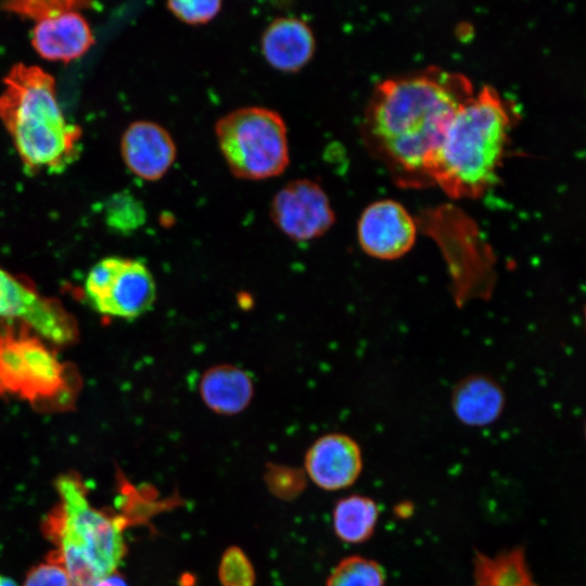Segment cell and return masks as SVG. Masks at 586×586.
I'll list each match as a JSON object with an SVG mask.
<instances>
[{
    "label": "cell",
    "mask_w": 586,
    "mask_h": 586,
    "mask_svg": "<svg viewBox=\"0 0 586 586\" xmlns=\"http://www.w3.org/2000/svg\"><path fill=\"white\" fill-rule=\"evenodd\" d=\"M269 215L275 226L295 242L318 239L335 222V213L327 192L308 178L285 183L273 195Z\"/></svg>",
    "instance_id": "cell-9"
},
{
    "label": "cell",
    "mask_w": 586,
    "mask_h": 586,
    "mask_svg": "<svg viewBox=\"0 0 586 586\" xmlns=\"http://www.w3.org/2000/svg\"><path fill=\"white\" fill-rule=\"evenodd\" d=\"M30 40L40 56L63 63L80 58L94 43L88 22L77 10L36 22Z\"/></svg>",
    "instance_id": "cell-14"
},
{
    "label": "cell",
    "mask_w": 586,
    "mask_h": 586,
    "mask_svg": "<svg viewBox=\"0 0 586 586\" xmlns=\"http://www.w3.org/2000/svg\"><path fill=\"white\" fill-rule=\"evenodd\" d=\"M505 402V393L498 382L483 373H473L460 380L450 397L456 418L468 426L494 423L502 413Z\"/></svg>",
    "instance_id": "cell-16"
},
{
    "label": "cell",
    "mask_w": 586,
    "mask_h": 586,
    "mask_svg": "<svg viewBox=\"0 0 586 586\" xmlns=\"http://www.w3.org/2000/svg\"><path fill=\"white\" fill-rule=\"evenodd\" d=\"M23 586H72L64 565L50 552L47 560L33 566Z\"/></svg>",
    "instance_id": "cell-25"
},
{
    "label": "cell",
    "mask_w": 586,
    "mask_h": 586,
    "mask_svg": "<svg viewBox=\"0 0 586 586\" xmlns=\"http://www.w3.org/2000/svg\"><path fill=\"white\" fill-rule=\"evenodd\" d=\"M55 489L59 500L43 522L55 546L51 553L66 569L72 586H93L117 571L127 552L124 530L135 519L95 508L75 472L58 476Z\"/></svg>",
    "instance_id": "cell-4"
},
{
    "label": "cell",
    "mask_w": 586,
    "mask_h": 586,
    "mask_svg": "<svg viewBox=\"0 0 586 586\" xmlns=\"http://www.w3.org/2000/svg\"><path fill=\"white\" fill-rule=\"evenodd\" d=\"M385 571L379 562L349 556L335 565L326 586H385Z\"/></svg>",
    "instance_id": "cell-20"
},
{
    "label": "cell",
    "mask_w": 586,
    "mask_h": 586,
    "mask_svg": "<svg viewBox=\"0 0 586 586\" xmlns=\"http://www.w3.org/2000/svg\"><path fill=\"white\" fill-rule=\"evenodd\" d=\"M0 586H17V585L11 578L0 575Z\"/></svg>",
    "instance_id": "cell-28"
},
{
    "label": "cell",
    "mask_w": 586,
    "mask_h": 586,
    "mask_svg": "<svg viewBox=\"0 0 586 586\" xmlns=\"http://www.w3.org/2000/svg\"><path fill=\"white\" fill-rule=\"evenodd\" d=\"M84 292L95 311L132 320L153 307L156 283L142 260L110 256L92 266Z\"/></svg>",
    "instance_id": "cell-7"
},
{
    "label": "cell",
    "mask_w": 586,
    "mask_h": 586,
    "mask_svg": "<svg viewBox=\"0 0 586 586\" xmlns=\"http://www.w3.org/2000/svg\"><path fill=\"white\" fill-rule=\"evenodd\" d=\"M80 385L75 367L61 362L28 324L0 319V396L27 400L39 411H66Z\"/></svg>",
    "instance_id": "cell-5"
},
{
    "label": "cell",
    "mask_w": 586,
    "mask_h": 586,
    "mask_svg": "<svg viewBox=\"0 0 586 586\" xmlns=\"http://www.w3.org/2000/svg\"><path fill=\"white\" fill-rule=\"evenodd\" d=\"M93 586H128V584L124 576L116 571L100 578Z\"/></svg>",
    "instance_id": "cell-26"
},
{
    "label": "cell",
    "mask_w": 586,
    "mask_h": 586,
    "mask_svg": "<svg viewBox=\"0 0 586 586\" xmlns=\"http://www.w3.org/2000/svg\"><path fill=\"white\" fill-rule=\"evenodd\" d=\"M470 586H539L530 569L523 546L495 555L474 550Z\"/></svg>",
    "instance_id": "cell-17"
},
{
    "label": "cell",
    "mask_w": 586,
    "mask_h": 586,
    "mask_svg": "<svg viewBox=\"0 0 586 586\" xmlns=\"http://www.w3.org/2000/svg\"><path fill=\"white\" fill-rule=\"evenodd\" d=\"M305 470L310 480L326 491H340L353 485L362 471V454L358 443L342 433L320 436L305 455Z\"/></svg>",
    "instance_id": "cell-11"
},
{
    "label": "cell",
    "mask_w": 586,
    "mask_h": 586,
    "mask_svg": "<svg viewBox=\"0 0 586 586\" xmlns=\"http://www.w3.org/2000/svg\"><path fill=\"white\" fill-rule=\"evenodd\" d=\"M260 51L272 68L288 74L297 73L315 55V34L308 23L300 17L278 16L264 29Z\"/></svg>",
    "instance_id": "cell-13"
},
{
    "label": "cell",
    "mask_w": 586,
    "mask_h": 586,
    "mask_svg": "<svg viewBox=\"0 0 586 586\" xmlns=\"http://www.w3.org/2000/svg\"><path fill=\"white\" fill-rule=\"evenodd\" d=\"M379 517V506L372 498L358 494L343 497L333 510L334 533L345 543L367 542L375 531Z\"/></svg>",
    "instance_id": "cell-18"
},
{
    "label": "cell",
    "mask_w": 586,
    "mask_h": 586,
    "mask_svg": "<svg viewBox=\"0 0 586 586\" xmlns=\"http://www.w3.org/2000/svg\"><path fill=\"white\" fill-rule=\"evenodd\" d=\"M167 10L180 22L191 26L204 25L213 21L221 11L219 0L168 1Z\"/></svg>",
    "instance_id": "cell-24"
},
{
    "label": "cell",
    "mask_w": 586,
    "mask_h": 586,
    "mask_svg": "<svg viewBox=\"0 0 586 586\" xmlns=\"http://www.w3.org/2000/svg\"><path fill=\"white\" fill-rule=\"evenodd\" d=\"M0 319L23 321L56 345H69L78 339L77 322L59 301L40 295L29 282L2 268Z\"/></svg>",
    "instance_id": "cell-8"
},
{
    "label": "cell",
    "mask_w": 586,
    "mask_h": 586,
    "mask_svg": "<svg viewBox=\"0 0 586 586\" xmlns=\"http://www.w3.org/2000/svg\"><path fill=\"white\" fill-rule=\"evenodd\" d=\"M514 105L492 86L462 102L451 117L431 168L432 183L449 196L475 198L496 180Z\"/></svg>",
    "instance_id": "cell-2"
},
{
    "label": "cell",
    "mask_w": 586,
    "mask_h": 586,
    "mask_svg": "<svg viewBox=\"0 0 586 586\" xmlns=\"http://www.w3.org/2000/svg\"><path fill=\"white\" fill-rule=\"evenodd\" d=\"M264 477L270 493L283 500L296 498L306 486L305 473L284 464L268 463Z\"/></svg>",
    "instance_id": "cell-22"
},
{
    "label": "cell",
    "mask_w": 586,
    "mask_h": 586,
    "mask_svg": "<svg viewBox=\"0 0 586 586\" xmlns=\"http://www.w3.org/2000/svg\"><path fill=\"white\" fill-rule=\"evenodd\" d=\"M218 578L221 586L255 585V570L240 547L230 546L224 551L218 566Z\"/></svg>",
    "instance_id": "cell-21"
},
{
    "label": "cell",
    "mask_w": 586,
    "mask_h": 586,
    "mask_svg": "<svg viewBox=\"0 0 586 586\" xmlns=\"http://www.w3.org/2000/svg\"><path fill=\"white\" fill-rule=\"evenodd\" d=\"M120 152L132 174L148 181L164 177L177 156V146L166 128L150 120H137L125 130Z\"/></svg>",
    "instance_id": "cell-12"
},
{
    "label": "cell",
    "mask_w": 586,
    "mask_h": 586,
    "mask_svg": "<svg viewBox=\"0 0 586 586\" xmlns=\"http://www.w3.org/2000/svg\"><path fill=\"white\" fill-rule=\"evenodd\" d=\"M473 93L466 75L438 66L384 79L366 106L362 140L397 184H432L433 160L447 126Z\"/></svg>",
    "instance_id": "cell-1"
},
{
    "label": "cell",
    "mask_w": 586,
    "mask_h": 586,
    "mask_svg": "<svg viewBox=\"0 0 586 586\" xmlns=\"http://www.w3.org/2000/svg\"><path fill=\"white\" fill-rule=\"evenodd\" d=\"M417 230V219L399 202L383 199L362 211L357 222V239L370 257L393 260L411 250Z\"/></svg>",
    "instance_id": "cell-10"
},
{
    "label": "cell",
    "mask_w": 586,
    "mask_h": 586,
    "mask_svg": "<svg viewBox=\"0 0 586 586\" xmlns=\"http://www.w3.org/2000/svg\"><path fill=\"white\" fill-rule=\"evenodd\" d=\"M215 136L227 166L239 179L278 177L290 164L286 124L272 109L238 107L217 119Z\"/></svg>",
    "instance_id": "cell-6"
},
{
    "label": "cell",
    "mask_w": 586,
    "mask_h": 586,
    "mask_svg": "<svg viewBox=\"0 0 586 586\" xmlns=\"http://www.w3.org/2000/svg\"><path fill=\"white\" fill-rule=\"evenodd\" d=\"M0 120L25 168L59 173L79 155L81 128L58 102L55 80L37 65L16 63L3 78Z\"/></svg>",
    "instance_id": "cell-3"
},
{
    "label": "cell",
    "mask_w": 586,
    "mask_h": 586,
    "mask_svg": "<svg viewBox=\"0 0 586 586\" xmlns=\"http://www.w3.org/2000/svg\"><path fill=\"white\" fill-rule=\"evenodd\" d=\"M199 393L204 405L213 412L234 416L250 406L254 382L246 370L231 364H220L202 374Z\"/></svg>",
    "instance_id": "cell-15"
},
{
    "label": "cell",
    "mask_w": 586,
    "mask_h": 586,
    "mask_svg": "<svg viewBox=\"0 0 586 586\" xmlns=\"http://www.w3.org/2000/svg\"><path fill=\"white\" fill-rule=\"evenodd\" d=\"M103 217L109 229L117 234H131L146 220L145 208L140 200L128 191L110 196L103 205Z\"/></svg>",
    "instance_id": "cell-19"
},
{
    "label": "cell",
    "mask_w": 586,
    "mask_h": 586,
    "mask_svg": "<svg viewBox=\"0 0 586 586\" xmlns=\"http://www.w3.org/2000/svg\"><path fill=\"white\" fill-rule=\"evenodd\" d=\"M412 512H413V506L411 505V502L403 501V502L397 504L394 508L395 515L400 519L409 518L412 514Z\"/></svg>",
    "instance_id": "cell-27"
},
{
    "label": "cell",
    "mask_w": 586,
    "mask_h": 586,
    "mask_svg": "<svg viewBox=\"0 0 586 586\" xmlns=\"http://www.w3.org/2000/svg\"><path fill=\"white\" fill-rule=\"evenodd\" d=\"M91 7L90 2L71 0H22L10 1L2 4V10L15 13L22 17L31 18L36 22L51 15Z\"/></svg>",
    "instance_id": "cell-23"
}]
</instances>
